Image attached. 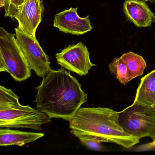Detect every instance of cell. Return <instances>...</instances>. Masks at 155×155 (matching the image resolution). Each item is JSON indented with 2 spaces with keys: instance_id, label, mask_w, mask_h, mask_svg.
<instances>
[{
  "instance_id": "7c38bea8",
  "label": "cell",
  "mask_w": 155,
  "mask_h": 155,
  "mask_svg": "<svg viewBox=\"0 0 155 155\" xmlns=\"http://www.w3.org/2000/svg\"><path fill=\"white\" fill-rule=\"evenodd\" d=\"M133 103L155 109V70L141 78Z\"/></svg>"
},
{
  "instance_id": "9a60e30c",
  "label": "cell",
  "mask_w": 155,
  "mask_h": 155,
  "mask_svg": "<svg viewBox=\"0 0 155 155\" xmlns=\"http://www.w3.org/2000/svg\"><path fill=\"white\" fill-rule=\"evenodd\" d=\"M26 1V0H12L8 14L5 17H10L13 19L18 12V10Z\"/></svg>"
},
{
  "instance_id": "2e32d148",
  "label": "cell",
  "mask_w": 155,
  "mask_h": 155,
  "mask_svg": "<svg viewBox=\"0 0 155 155\" xmlns=\"http://www.w3.org/2000/svg\"><path fill=\"white\" fill-rule=\"evenodd\" d=\"M81 143L87 148L96 151H101L103 150V147L101 145V142L96 140L90 139H79Z\"/></svg>"
},
{
  "instance_id": "3957f363",
  "label": "cell",
  "mask_w": 155,
  "mask_h": 155,
  "mask_svg": "<svg viewBox=\"0 0 155 155\" xmlns=\"http://www.w3.org/2000/svg\"><path fill=\"white\" fill-rule=\"evenodd\" d=\"M19 99L11 89L1 86V128H27L41 131L42 125L51 121L48 115L38 109L21 105Z\"/></svg>"
},
{
  "instance_id": "d6986e66",
  "label": "cell",
  "mask_w": 155,
  "mask_h": 155,
  "mask_svg": "<svg viewBox=\"0 0 155 155\" xmlns=\"http://www.w3.org/2000/svg\"><path fill=\"white\" fill-rule=\"evenodd\" d=\"M143 1L144 2L150 1L152 2H155V0H143Z\"/></svg>"
},
{
  "instance_id": "e0dca14e",
  "label": "cell",
  "mask_w": 155,
  "mask_h": 155,
  "mask_svg": "<svg viewBox=\"0 0 155 155\" xmlns=\"http://www.w3.org/2000/svg\"><path fill=\"white\" fill-rule=\"evenodd\" d=\"M154 150H155V141H153L151 143L138 146L136 147V149L134 150H137V151Z\"/></svg>"
},
{
  "instance_id": "6da1fadb",
  "label": "cell",
  "mask_w": 155,
  "mask_h": 155,
  "mask_svg": "<svg viewBox=\"0 0 155 155\" xmlns=\"http://www.w3.org/2000/svg\"><path fill=\"white\" fill-rule=\"evenodd\" d=\"M81 86L77 78L64 69H52L36 88L37 109L50 118L70 121L87 100V94Z\"/></svg>"
},
{
  "instance_id": "30bf717a",
  "label": "cell",
  "mask_w": 155,
  "mask_h": 155,
  "mask_svg": "<svg viewBox=\"0 0 155 155\" xmlns=\"http://www.w3.org/2000/svg\"><path fill=\"white\" fill-rule=\"evenodd\" d=\"M123 11L127 18L139 28L150 27L155 21V14L141 0H126Z\"/></svg>"
},
{
  "instance_id": "ac0fdd59",
  "label": "cell",
  "mask_w": 155,
  "mask_h": 155,
  "mask_svg": "<svg viewBox=\"0 0 155 155\" xmlns=\"http://www.w3.org/2000/svg\"><path fill=\"white\" fill-rule=\"evenodd\" d=\"M12 0H0V8L4 7L5 10V17L8 14L10 6Z\"/></svg>"
},
{
  "instance_id": "4fadbf2b",
  "label": "cell",
  "mask_w": 155,
  "mask_h": 155,
  "mask_svg": "<svg viewBox=\"0 0 155 155\" xmlns=\"http://www.w3.org/2000/svg\"><path fill=\"white\" fill-rule=\"evenodd\" d=\"M120 58L127 65L131 80L143 74L147 63L141 56L134 52H129L124 53Z\"/></svg>"
},
{
  "instance_id": "44dd1931",
  "label": "cell",
  "mask_w": 155,
  "mask_h": 155,
  "mask_svg": "<svg viewBox=\"0 0 155 155\" xmlns=\"http://www.w3.org/2000/svg\"></svg>"
},
{
  "instance_id": "9c48e42d",
  "label": "cell",
  "mask_w": 155,
  "mask_h": 155,
  "mask_svg": "<svg viewBox=\"0 0 155 155\" xmlns=\"http://www.w3.org/2000/svg\"><path fill=\"white\" fill-rule=\"evenodd\" d=\"M78 8H71L56 14L53 20V27L60 31L72 35H83L91 31L89 16L81 18L77 12Z\"/></svg>"
},
{
  "instance_id": "ffe728a7",
  "label": "cell",
  "mask_w": 155,
  "mask_h": 155,
  "mask_svg": "<svg viewBox=\"0 0 155 155\" xmlns=\"http://www.w3.org/2000/svg\"><path fill=\"white\" fill-rule=\"evenodd\" d=\"M155 141V140H154V141Z\"/></svg>"
},
{
  "instance_id": "7a4b0ae2",
  "label": "cell",
  "mask_w": 155,
  "mask_h": 155,
  "mask_svg": "<svg viewBox=\"0 0 155 155\" xmlns=\"http://www.w3.org/2000/svg\"><path fill=\"white\" fill-rule=\"evenodd\" d=\"M119 117L118 112L109 108H80L69 121L70 132L79 139L116 143L130 148L140 139L124 131Z\"/></svg>"
},
{
  "instance_id": "5bb4252c",
  "label": "cell",
  "mask_w": 155,
  "mask_h": 155,
  "mask_svg": "<svg viewBox=\"0 0 155 155\" xmlns=\"http://www.w3.org/2000/svg\"><path fill=\"white\" fill-rule=\"evenodd\" d=\"M109 70L123 85H126L131 80L127 65L120 57L113 59L112 62L109 65Z\"/></svg>"
},
{
  "instance_id": "5b68a950",
  "label": "cell",
  "mask_w": 155,
  "mask_h": 155,
  "mask_svg": "<svg viewBox=\"0 0 155 155\" xmlns=\"http://www.w3.org/2000/svg\"><path fill=\"white\" fill-rule=\"evenodd\" d=\"M119 121L125 132L139 139L149 137L155 140V109L133 103L118 112Z\"/></svg>"
},
{
  "instance_id": "52a82bcc",
  "label": "cell",
  "mask_w": 155,
  "mask_h": 155,
  "mask_svg": "<svg viewBox=\"0 0 155 155\" xmlns=\"http://www.w3.org/2000/svg\"><path fill=\"white\" fill-rule=\"evenodd\" d=\"M90 52L82 42L66 47L56 54L57 62L61 67L81 76H86L96 65L91 61Z\"/></svg>"
},
{
  "instance_id": "8992f818",
  "label": "cell",
  "mask_w": 155,
  "mask_h": 155,
  "mask_svg": "<svg viewBox=\"0 0 155 155\" xmlns=\"http://www.w3.org/2000/svg\"><path fill=\"white\" fill-rule=\"evenodd\" d=\"M16 38L31 70L37 76L44 78L52 69L48 56L44 52L36 38L19 27L15 28Z\"/></svg>"
},
{
  "instance_id": "8fae6325",
  "label": "cell",
  "mask_w": 155,
  "mask_h": 155,
  "mask_svg": "<svg viewBox=\"0 0 155 155\" xmlns=\"http://www.w3.org/2000/svg\"><path fill=\"white\" fill-rule=\"evenodd\" d=\"M45 136L43 133L27 132L19 130L1 129H0V146L12 145L23 146L28 143L34 142Z\"/></svg>"
},
{
  "instance_id": "277c9868",
  "label": "cell",
  "mask_w": 155,
  "mask_h": 155,
  "mask_svg": "<svg viewBox=\"0 0 155 155\" xmlns=\"http://www.w3.org/2000/svg\"><path fill=\"white\" fill-rule=\"evenodd\" d=\"M31 68L17 41L15 33L0 28V71L8 72L21 82L31 76Z\"/></svg>"
},
{
  "instance_id": "ba28073f",
  "label": "cell",
  "mask_w": 155,
  "mask_h": 155,
  "mask_svg": "<svg viewBox=\"0 0 155 155\" xmlns=\"http://www.w3.org/2000/svg\"><path fill=\"white\" fill-rule=\"evenodd\" d=\"M42 0H26L19 7L14 19L18 27L29 35L36 38V31L44 15Z\"/></svg>"
}]
</instances>
